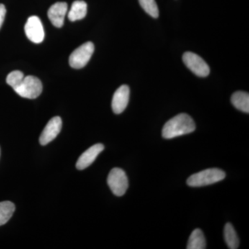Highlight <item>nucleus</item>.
<instances>
[{"mask_svg":"<svg viewBox=\"0 0 249 249\" xmlns=\"http://www.w3.org/2000/svg\"><path fill=\"white\" fill-rule=\"evenodd\" d=\"M94 52V45L91 42H87L70 55V65L72 68L81 69L86 66Z\"/></svg>","mask_w":249,"mask_h":249,"instance_id":"39448f33","label":"nucleus"},{"mask_svg":"<svg viewBox=\"0 0 249 249\" xmlns=\"http://www.w3.org/2000/svg\"><path fill=\"white\" fill-rule=\"evenodd\" d=\"M104 147L103 144H95L83 152L77 160V169L84 170L91 165V163H93V162L97 158L98 155L104 150Z\"/></svg>","mask_w":249,"mask_h":249,"instance_id":"9d476101","label":"nucleus"},{"mask_svg":"<svg viewBox=\"0 0 249 249\" xmlns=\"http://www.w3.org/2000/svg\"><path fill=\"white\" fill-rule=\"evenodd\" d=\"M6 9L4 4H0V29L4 23L5 16H6Z\"/></svg>","mask_w":249,"mask_h":249,"instance_id":"6ab92c4d","label":"nucleus"},{"mask_svg":"<svg viewBox=\"0 0 249 249\" xmlns=\"http://www.w3.org/2000/svg\"><path fill=\"white\" fill-rule=\"evenodd\" d=\"M234 107L243 112H249V94L245 91H236L231 98Z\"/></svg>","mask_w":249,"mask_h":249,"instance_id":"ddd939ff","label":"nucleus"},{"mask_svg":"<svg viewBox=\"0 0 249 249\" xmlns=\"http://www.w3.org/2000/svg\"><path fill=\"white\" fill-rule=\"evenodd\" d=\"M62 122L61 118L55 116L49 121L42 131L40 137V143L46 145L56 138L61 131Z\"/></svg>","mask_w":249,"mask_h":249,"instance_id":"6e6552de","label":"nucleus"},{"mask_svg":"<svg viewBox=\"0 0 249 249\" xmlns=\"http://www.w3.org/2000/svg\"><path fill=\"white\" fill-rule=\"evenodd\" d=\"M16 210L14 204L9 201L0 202V226L9 222Z\"/></svg>","mask_w":249,"mask_h":249,"instance_id":"dca6fc26","label":"nucleus"},{"mask_svg":"<svg viewBox=\"0 0 249 249\" xmlns=\"http://www.w3.org/2000/svg\"><path fill=\"white\" fill-rule=\"evenodd\" d=\"M88 12V4L84 1L77 0L73 1L71 9L69 11L68 18L71 22L80 20L86 16Z\"/></svg>","mask_w":249,"mask_h":249,"instance_id":"f8f14e48","label":"nucleus"},{"mask_svg":"<svg viewBox=\"0 0 249 249\" xmlns=\"http://www.w3.org/2000/svg\"><path fill=\"white\" fill-rule=\"evenodd\" d=\"M68 6L65 2H56L49 8L48 17L54 27L61 28L66 16Z\"/></svg>","mask_w":249,"mask_h":249,"instance_id":"9b49d317","label":"nucleus"},{"mask_svg":"<svg viewBox=\"0 0 249 249\" xmlns=\"http://www.w3.org/2000/svg\"><path fill=\"white\" fill-rule=\"evenodd\" d=\"M129 99V88L127 85H121L113 96L111 108L116 114H121L126 109Z\"/></svg>","mask_w":249,"mask_h":249,"instance_id":"1a4fd4ad","label":"nucleus"},{"mask_svg":"<svg viewBox=\"0 0 249 249\" xmlns=\"http://www.w3.org/2000/svg\"><path fill=\"white\" fill-rule=\"evenodd\" d=\"M24 75L22 71H14L11 72L6 77V83L10 85L13 89H15L19 83L24 79Z\"/></svg>","mask_w":249,"mask_h":249,"instance_id":"a211bd4d","label":"nucleus"},{"mask_svg":"<svg viewBox=\"0 0 249 249\" xmlns=\"http://www.w3.org/2000/svg\"><path fill=\"white\" fill-rule=\"evenodd\" d=\"M107 183L111 192L118 196H124L129 186L127 175L124 170L119 168L111 170L108 175Z\"/></svg>","mask_w":249,"mask_h":249,"instance_id":"20e7f679","label":"nucleus"},{"mask_svg":"<svg viewBox=\"0 0 249 249\" xmlns=\"http://www.w3.org/2000/svg\"><path fill=\"white\" fill-rule=\"evenodd\" d=\"M183 62L185 65L196 76L206 77L210 73V68L204 59L199 55L191 52H187L183 55Z\"/></svg>","mask_w":249,"mask_h":249,"instance_id":"423d86ee","label":"nucleus"},{"mask_svg":"<svg viewBox=\"0 0 249 249\" xmlns=\"http://www.w3.org/2000/svg\"><path fill=\"white\" fill-rule=\"evenodd\" d=\"M224 239L230 249H237L240 245L238 237L235 229L231 223H227L224 228Z\"/></svg>","mask_w":249,"mask_h":249,"instance_id":"2eb2a0df","label":"nucleus"},{"mask_svg":"<svg viewBox=\"0 0 249 249\" xmlns=\"http://www.w3.org/2000/svg\"><path fill=\"white\" fill-rule=\"evenodd\" d=\"M226 178V173L219 168H210L193 174L187 180V184L191 187L209 186L219 182Z\"/></svg>","mask_w":249,"mask_h":249,"instance_id":"f03ea898","label":"nucleus"},{"mask_svg":"<svg viewBox=\"0 0 249 249\" xmlns=\"http://www.w3.org/2000/svg\"><path fill=\"white\" fill-rule=\"evenodd\" d=\"M187 249H204L206 248V239L200 229H195L190 236Z\"/></svg>","mask_w":249,"mask_h":249,"instance_id":"4468645a","label":"nucleus"},{"mask_svg":"<svg viewBox=\"0 0 249 249\" xmlns=\"http://www.w3.org/2000/svg\"><path fill=\"white\" fill-rule=\"evenodd\" d=\"M14 90L21 97L35 99L42 93V84L37 77L24 76V79Z\"/></svg>","mask_w":249,"mask_h":249,"instance_id":"7ed1b4c3","label":"nucleus"},{"mask_svg":"<svg viewBox=\"0 0 249 249\" xmlns=\"http://www.w3.org/2000/svg\"><path fill=\"white\" fill-rule=\"evenodd\" d=\"M139 4L142 9L150 15L151 17L157 18L160 16L158 6L156 3L155 0H139Z\"/></svg>","mask_w":249,"mask_h":249,"instance_id":"f3484780","label":"nucleus"},{"mask_svg":"<svg viewBox=\"0 0 249 249\" xmlns=\"http://www.w3.org/2000/svg\"><path fill=\"white\" fill-rule=\"evenodd\" d=\"M196 128V123L191 116L182 113L172 118L164 124L162 137L165 139H171L191 133Z\"/></svg>","mask_w":249,"mask_h":249,"instance_id":"f257e3e1","label":"nucleus"},{"mask_svg":"<svg viewBox=\"0 0 249 249\" xmlns=\"http://www.w3.org/2000/svg\"><path fill=\"white\" fill-rule=\"evenodd\" d=\"M28 39L34 43H41L45 38V31L40 18L37 16H31L28 18L24 27Z\"/></svg>","mask_w":249,"mask_h":249,"instance_id":"0eeeda50","label":"nucleus"}]
</instances>
